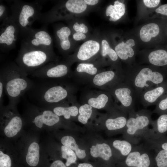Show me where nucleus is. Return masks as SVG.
<instances>
[{"label":"nucleus","mask_w":167,"mask_h":167,"mask_svg":"<svg viewBox=\"0 0 167 167\" xmlns=\"http://www.w3.org/2000/svg\"><path fill=\"white\" fill-rule=\"evenodd\" d=\"M73 28L76 32H80L83 33H86L88 31V28L83 23L79 24L77 22L73 25Z\"/></svg>","instance_id":"4c0bfd02"},{"label":"nucleus","mask_w":167,"mask_h":167,"mask_svg":"<svg viewBox=\"0 0 167 167\" xmlns=\"http://www.w3.org/2000/svg\"><path fill=\"white\" fill-rule=\"evenodd\" d=\"M53 111L58 116H63L66 119H69L71 116H76L78 113V109L76 106H56L53 108Z\"/></svg>","instance_id":"c85d7f7f"},{"label":"nucleus","mask_w":167,"mask_h":167,"mask_svg":"<svg viewBox=\"0 0 167 167\" xmlns=\"http://www.w3.org/2000/svg\"><path fill=\"white\" fill-rule=\"evenodd\" d=\"M116 76V73L113 71H104L95 75L93 82L96 85L102 86L113 81Z\"/></svg>","instance_id":"cd10ccee"},{"label":"nucleus","mask_w":167,"mask_h":167,"mask_svg":"<svg viewBox=\"0 0 167 167\" xmlns=\"http://www.w3.org/2000/svg\"><path fill=\"white\" fill-rule=\"evenodd\" d=\"M61 142L63 145L74 150L76 155L79 159L84 158L86 156L84 150L79 148L75 139L70 136H65L61 139Z\"/></svg>","instance_id":"393cba45"},{"label":"nucleus","mask_w":167,"mask_h":167,"mask_svg":"<svg viewBox=\"0 0 167 167\" xmlns=\"http://www.w3.org/2000/svg\"><path fill=\"white\" fill-rule=\"evenodd\" d=\"M39 152L38 144L35 142L32 143L28 147L26 157V162L29 165L34 167L37 165L39 160Z\"/></svg>","instance_id":"b1692460"},{"label":"nucleus","mask_w":167,"mask_h":167,"mask_svg":"<svg viewBox=\"0 0 167 167\" xmlns=\"http://www.w3.org/2000/svg\"><path fill=\"white\" fill-rule=\"evenodd\" d=\"M41 83H35L29 91L31 92V98L34 101L46 107L58 103L65 99L68 92L61 85H53L48 80L44 79Z\"/></svg>","instance_id":"423d86ee"},{"label":"nucleus","mask_w":167,"mask_h":167,"mask_svg":"<svg viewBox=\"0 0 167 167\" xmlns=\"http://www.w3.org/2000/svg\"><path fill=\"white\" fill-rule=\"evenodd\" d=\"M150 148L144 144L135 145L124 160L126 167H151L154 161Z\"/></svg>","instance_id":"6e6552de"},{"label":"nucleus","mask_w":167,"mask_h":167,"mask_svg":"<svg viewBox=\"0 0 167 167\" xmlns=\"http://www.w3.org/2000/svg\"><path fill=\"white\" fill-rule=\"evenodd\" d=\"M167 92V79L162 84L143 92L139 97L145 107L156 105L159 100Z\"/></svg>","instance_id":"f8f14e48"},{"label":"nucleus","mask_w":167,"mask_h":167,"mask_svg":"<svg viewBox=\"0 0 167 167\" xmlns=\"http://www.w3.org/2000/svg\"><path fill=\"white\" fill-rule=\"evenodd\" d=\"M76 70L79 72H86L91 75L96 74L97 72V69L94 67L93 64L81 63L78 65Z\"/></svg>","instance_id":"c9c22d12"},{"label":"nucleus","mask_w":167,"mask_h":167,"mask_svg":"<svg viewBox=\"0 0 167 167\" xmlns=\"http://www.w3.org/2000/svg\"><path fill=\"white\" fill-rule=\"evenodd\" d=\"M100 45L97 41L90 40L83 43L78 52V58L81 60H88L96 54L99 50Z\"/></svg>","instance_id":"dca6fc26"},{"label":"nucleus","mask_w":167,"mask_h":167,"mask_svg":"<svg viewBox=\"0 0 167 167\" xmlns=\"http://www.w3.org/2000/svg\"><path fill=\"white\" fill-rule=\"evenodd\" d=\"M135 145L126 139H116L113 141V148L125 159L133 149Z\"/></svg>","instance_id":"5701e85b"},{"label":"nucleus","mask_w":167,"mask_h":167,"mask_svg":"<svg viewBox=\"0 0 167 167\" xmlns=\"http://www.w3.org/2000/svg\"><path fill=\"white\" fill-rule=\"evenodd\" d=\"M159 31V27L156 24H148L143 25L141 28L139 32L140 38L143 42H149L152 38L157 36Z\"/></svg>","instance_id":"412c9836"},{"label":"nucleus","mask_w":167,"mask_h":167,"mask_svg":"<svg viewBox=\"0 0 167 167\" xmlns=\"http://www.w3.org/2000/svg\"><path fill=\"white\" fill-rule=\"evenodd\" d=\"M160 0H143L145 5L149 8H153L157 6L160 2Z\"/></svg>","instance_id":"ea45409f"},{"label":"nucleus","mask_w":167,"mask_h":167,"mask_svg":"<svg viewBox=\"0 0 167 167\" xmlns=\"http://www.w3.org/2000/svg\"><path fill=\"white\" fill-rule=\"evenodd\" d=\"M90 153L94 157H100L106 161H109L113 156V151L110 146L107 143H97L90 148Z\"/></svg>","instance_id":"a211bd4d"},{"label":"nucleus","mask_w":167,"mask_h":167,"mask_svg":"<svg viewBox=\"0 0 167 167\" xmlns=\"http://www.w3.org/2000/svg\"><path fill=\"white\" fill-rule=\"evenodd\" d=\"M79 112L78 120L82 123L85 124L91 116L92 113V107L89 104H85L80 106Z\"/></svg>","instance_id":"2f4dec72"},{"label":"nucleus","mask_w":167,"mask_h":167,"mask_svg":"<svg viewBox=\"0 0 167 167\" xmlns=\"http://www.w3.org/2000/svg\"><path fill=\"white\" fill-rule=\"evenodd\" d=\"M108 96L104 94L100 95L97 97L92 98L89 99L88 104L92 107L100 109L104 108L109 101Z\"/></svg>","instance_id":"7c9ffc66"},{"label":"nucleus","mask_w":167,"mask_h":167,"mask_svg":"<svg viewBox=\"0 0 167 167\" xmlns=\"http://www.w3.org/2000/svg\"><path fill=\"white\" fill-rule=\"evenodd\" d=\"M23 37L22 45L52 50V38L45 29L32 28Z\"/></svg>","instance_id":"1a4fd4ad"},{"label":"nucleus","mask_w":167,"mask_h":167,"mask_svg":"<svg viewBox=\"0 0 167 167\" xmlns=\"http://www.w3.org/2000/svg\"><path fill=\"white\" fill-rule=\"evenodd\" d=\"M84 1L87 4L90 5H95L99 2V0H84Z\"/></svg>","instance_id":"a18cd8bd"},{"label":"nucleus","mask_w":167,"mask_h":167,"mask_svg":"<svg viewBox=\"0 0 167 167\" xmlns=\"http://www.w3.org/2000/svg\"><path fill=\"white\" fill-rule=\"evenodd\" d=\"M7 8L3 4H0V20L3 21L8 16L7 15Z\"/></svg>","instance_id":"58836bf2"},{"label":"nucleus","mask_w":167,"mask_h":167,"mask_svg":"<svg viewBox=\"0 0 167 167\" xmlns=\"http://www.w3.org/2000/svg\"><path fill=\"white\" fill-rule=\"evenodd\" d=\"M41 5L37 2L29 3L15 0L11 6L12 17L23 36L32 28L34 21L39 19Z\"/></svg>","instance_id":"39448f33"},{"label":"nucleus","mask_w":167,"mask_h":167,"mask_svg":"<svg viewBox=\"0 0 167 167\" xmlns=\"http://www.w3.org/2000/svg\"><path fill=\"white\" fill-rule=\"evenodd\" d=\"M126 11L125 5L119 1L114 2V5H110L106 8L105 14L106 16H109L110 21H116L124 15Z\"/></svg>","instance_id":"aec40b11"},{"label":"nucleus","mask_w":167,"mask_h":167,"mask_svg":"<svg viewBox=\"0 0 167 167\" xmlns=\"http://www.w3.org/2000/svg\"><path fill=\"white\" fill-rule=\"evenodd\" d=\"M50 167H66L63 163L60 160H56L54 161Z\"/></svg>","instance_id":"c03bdc74"},{"label":"nucleus","mask_w":167,"mask_h":167,"mask_svg":"<svg viewBox=\"0 0 167 167\" xmlns=\"http://www.w3.org/2000/svg\"><path fill=\"white\" fill-rule=\"evenodd\" d=\"M135 45L134 40L132 39H129L126 42L122 41L117 45L115 51L120 58L129 64L134 59L135 53L132 47Z\"/></svg>","instance_id":"2eb2a0df"},{"label":"nucleus","mask_w":167,"mask_h":167,"mask_svg":"<svg viewBox=\"0 0 167 167\" xmlns=\"http://www.w3.org/2000/svg\"><path fill=\"white\" fill-rule=\"evenodd\" d=\"M11 160L9 156L0 151V167H11Z\"/></svg>","instance_id":"e433bc0d"},{"label":"nucleus","mask_w":167,"mask_h":167,"mask_svg":"<svg viewBox=\"0 0 167 167\" xmlns=\"http://www.w3.org/2000/svg\"><path fill=\"white\" fill-rule=\"evenodd\" d=\"M64 5L69 12L76 14L84 11L87 7V4L83 0H68Z\"/></svg>","instance_id":"bb28decb"},{"label":"nucleus","mask_w":167,"mask_h":167,"mask_svg":"<svg viewBox=\"0 0 167 167\" xmlns=\"http://www.w3.org/2000/svg\"><path fill=\"white\" fill-rule=\"evenodd\" d=\"M55 34L61 48L64 51L68 50L71 46L69 38L71 34L70 29L66 26H63L58 28Z\"/></svg>","instance_id":"4be33fe9"},{"label":"nucleus","mask_w":167,"mask_h":167,"mask_svg":"<svg viewBox=\"0 0 167 167\" xmlns=\"http://www.w3.org/2000/svg\"><path fill=\"white\" fill-rule=\"evenodd\" d=\"M144 144L152 149H158L167 151V136L156 138H148L143 140Z\"/></svg>","instance_id":"a878e982"},{"label":"nucleus","mask_w":167,"mask_h":167,"mask_svg":"<svg viewBox=\"0 0 167 167\" xmlns=\"http://www.w3.org/2000/svg\"><path fill=\"white\" fill-rule=\"evenodd\" d=\"M152 112L142 109L134 111L128 114L125 129L123 132L125 139L134 145L143 140L149 129L152 121Z\"/></svg>","instance_id":"20e7f679"},{"label":"nucleus","mask_w":167,"mask_h":167,"mask_svg":"<svg viewBox=\"0 0 167 167\" xmlns=\"http://www.w3.org/2000/svg\"><path fill=\"white\" fill-rule=\"evenodd\" d=\"M152 113L159 115L167 113V92L159 100Z\"/></svg>","instance_id":"f704fd0d"},{"label":"nucleus","mask_w":167,"mask_h":167,"mask_svg":"<svg viewBox=\"0 0 167 167\" xmlns=\"http://www.w3.org/2000/svg\"><path fill=\"white\" fill-rule=\"evenodd\" d=\"M155 11L157 13L167 15V4L160 6Z\"/></svg>","instance_id":"a19ab883"},{"label":"nucleus","mask_w":167,"mask_h":167,"mask_svg":"<svg viewBox=\"0 0 167 167\" xmlns=\"http://www.w3.org/2000/svg\"><path fill=\"white\" fill-rule=\"evenodd\" d=\"M125 78L139 98L144 91L163 83L167 79V72L152 65L137 66L128 70Z\"/></svg>","instance_id":"f03ea898"},{"label":"nucleus","mask_w":167,"mask_h":167,"mask_svg":"<svg viewBox=\"0 0 167 167\" xmlns=\"http://www.w3.org/2000/svg\"><path fill=\"white\" fill-rule=\"evenodd\" d=\"M35 114L33 115L32 122L37 127L41 128L43 125L51 126L58 123L59 121V116L53 111L48 109L39 112L38 109L33 107Z\"/></svg>","instance_id":"ddd939ff"},{"label":"nucleus","mask_w":167,"mask_h":167,"mask_svg":"<svg viewBox=\"0 0 167 167\" xmlns=\"http://www.w3.org/2000/svg\"><path fill=\"white\" fill-rule=\"evenodd\" d=\"M19 33V29L12 17L11 15L8 16L1 26L0 50L5 52L13 49Z\"/></svg>","instance_id":"0eeeda50"},{"label":"nucleus","mask_w":167,"mask_h":167,"mask_svg":"<svg viewBox=\"0 0 167 167\" xmlns=\"http://www.w3.org/2000/svg\"><path fill=\"white\" fill-rule=\"evenodd\" d=\"M28 75L13 62L7 63L1 67L0 79L4 82L5 93L8 98L9 104L16 106L21 97L34 85L35 83Z\"/></svg>","instance_id":"f257e3e1"},{"label":"nucleus","mask_w":167,"mask_h":167,"mask_svg":"<svg viewBox=\"0 0 167 167\" xmlns=\"http://www.w3.org/2000/svg\"><path fill=\"white\" fill-rule=\"evenodd\" d=\"M152 150L155 167H167V151L158 149Z\"/></svg>","instance_id":"c756f323"},{"label":"nucleus","mask_w":167,"mask_h":167,"mask_svg":"<svg viewBox=\"0 0 167 167\" xmlns=\"http://www.w3.org/2000/svg\"><path fill=\"white\" fill-rule=\"evenodd\" d=\"M78 167H93L92 165L88 163H81L79 165Z\"/></svg>","instance_id":"49530a36"},{"label":"nucleus","mask_w":167,"mask_h":167,"mask_svg":"<svg viewBox=\"0 0 167 167\" xmlns=\"http://www.w3.org/2000/svg\"><path fill=\"white\" fill-rule=\"evenodd\" d=\"M147 62L156 67L167 66V51L159 49L151 51L147 56Z\"/></svg>","instance_id":"f3484780"},{"label":"nucleus","mask_w":167,"mask_h":167,"mask_svg":"<svg viewBox=\"0 0 167 167\" xmlns=\"http://www.w3.org/2000/svg\"><path fill=\"white\" fill-rule=\"evenodd\" d=\"M4 83L2 80L0 79V103L1 105L2 103L4 93Z\"/></svg>","instance_id":"79ce46f5"},{"label":"nucleus","mask_w":167,"mask_h":167,"mask_svg":"<svg viewBox=\"0 0 167 167\" xmlns=\"http://www.w3.org/2000/svg\"><path fill=\"white\" fill-rule=\"evenodd\" d=\"M61 151L62 157L66 159V166H69L75 162L77 159L76 155L73 150L63 145L61 147Z\"/></svg>","instance_id":"473e14b6"},{"label":"nucleus","mask_w":167,"mask_h":167,"mask_svg":"<svg viewBox=\"0 0 167 167\" xmlns=\"http://www.w3.org/2000/svg\"><path fill=\"white\" fill-rule=\"evenodd\" d=\"M124 113L114 118H110L105 122V126L109 131H122L123 132L128 118Z\"/></svg>","instance_id":"6ab92c4d"},{"label":"nucleus","mask_w":167,"mask_h":167,"mask_svg":"<svg viewBox=\"0 0 167 167\" xmlns=\"http://www.w3.org/2000/svg\"><path fill=\"white\" fill-rule=\"evenodd\" d=\"M149 129L143 140L148 138H156L166 135L167 133V113L160 115L155 120H152Z\"/></svg>","instance_id":"4468645a"},{"label":"nucleus","mask_w":167,"mask_h":167,"mask_svg":"<svg viewBox=\"0 0 167 167\" xmlns=\"http://www.w3.org/2000/svg\"><path fill=\"white\" fill-rule=\"evenodd\" d=\"M101 55L105 57L108 55L112 61H115L118 59V56L115 50L110 47L107 41L103 40L101 42Z\"/></svg>","instance_id":"72a5a7b5"},{"label":"nucleus","mask_w":167,"mask_h":167,"mask_svg":"<svg viewBox=\"0 0 167 167\" xmlns=\"http://www.w3.org/2000/svg\"><path fill=\"white\" fill-rule=\"evenodd\" d=\"M53 59V50L21 45L15 61L28 75L49 63Z\"/></svg>","instance_id":"7ed1b4c3"},{"label":"nucleus","mask_w":167,"mask_h":167,"mask_svg":"<svg viewBox=\"0 0 167 167\" xmlns=\"http://www.w3.org/2000/svg\"><path fill=\"white\" fill-rule=\"evenodd\" d=\"M68 71L67 66L64 64L54 65L49 63L32 72L33 77L43 79L62 77L66 75Z\"/></svg>","instance_id":"9b49d317"},{"label":"nucleus","mask_w":167,"mask_h":167,"mask_svg":"<svg viewBox=\"0 0 167 167\" xmlns=\"http://www.w3.org/2000/svg\"><path fill=\"white\" fill-rule=\"evenodd\" d=\"M113 93L120 102L123 112L128 114L135 110V101L137 97L134 88L130 84L125 82L115 88Z\"/></svg>","instance_id":"9d476101"},{"label":"nucleus","mask_w":167,"mask_h":167,"mask_svg":"<svg viewBox=\"0 0 167 167\" xmlns=\"http://www.w3.org/2000/svg\"><path fill=\"white\" fill-rule=\"evenodd\" d=\"M86 37V36L84 34L80 32H76L73 35V38L77 41L84 39Z\"/></svg>","instance_id":"37998d69"}]
</instances>
